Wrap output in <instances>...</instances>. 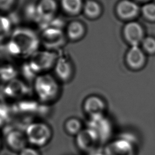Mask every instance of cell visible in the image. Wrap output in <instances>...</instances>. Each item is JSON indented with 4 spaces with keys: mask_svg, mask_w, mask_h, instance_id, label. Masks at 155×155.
Here are the masks:
<instances>
[{
    "mask_svg": "<svg viewBox=\"0 0 155 155\" xmlns=\"http://www.w3.org/2000/svg\"><path fill=\"white\" fill-rule=\"evenodd\" d=\"M61 5L62 9L68 14H78L82 5V0H61Z\"/></svg>",
    "mask_w": 155,
    "mask_h": 155,
    "instance_id": "cell-19",
    "label": "cell"
},
{
    "mask_svg": "<svg viewBox=\"0 0 155 155\" xmlns=\"http://www.w3.org/2000/svg\"><path fill=\"white\" fill-rule=\"evenodd\" d=\"M3 91L6 96L12 99H22L30 93L27 85L17 78L7 82Z\"/></svg>",
    "mask_w": 155,
    "mask_h": 155,
    "instance_id": "cell-9",
    "label": "cell"
},
{
    "mask_svg": "<svg viewBox=\"0 0 155 155\" xmlns=\"http://www.w3.org/2000/svg\"><path fill=\"white\" fill-rule=\"evenodd\" d=\"M84 12L90 18H95L99 15L101 13V7L99 4L92 0L87 1L84 5Z\"/></svg>",
    "mask_w": 155,
    "mask_h": 155,
    "instance_id": "cell-22",
    "label": "cell"
},
{
    "mask_svg": "<svg viewBox=\"0 0 155 155\" xmlns=\"http://www.w3.org/2000/svg\"><path fill=\"white\" fill-rule=\"evenodd\" d=\"M118 16L124 19H129L136 16L139 12L137 5L130 0H122L116 7Z\"/></svg>",
    "mask_w": 155,
    "mask_h": 155,
    "instance_id": "cell-16",
    "label": "cell"
},
{
    "mask_svg": "<svg viewBox=\"0 0 155 155\" xmlns=\"http://www.w3.org/2000/svg\"><path fill=\"white\" fill-rule=\"evenodd\" d=\"M5 63L6 62L5 61V56L0 52V70Z\"/></svg>",
    "mask_w": 155,
    "mask_h": 155,
    "instance_id": "cell-32",
    "label": "cell"
},
{
    "mask_svg": "<svg viewBox=\"0 0 155 155\" xmlns=\"http://www.w3.org/2000/svg\"><path fill=\"white\" fill-rule=\"evenodd\" d=\"M21 73L25 79L28 81H34L38 75L31 67L28 62H24L21 67Z\"/></svg>",
    "mask_w": 155,
    "mask_h": 155,
    "instance_id": "cell-25",
    "label": "cell"
},
{
    "mask_svg": "<svg viewBox=\"0 0 155 155\" xmlns=\"http://www.w3.org/2000/svg\"><path fill=\"white\" fill-rule=\"evenodd\" d=\"M36 8L39 17L37 24L44 30L47 28L49 22L55 17L58 4L55 0H39Z\"/></svg>",
    "mask_w": 155,
    "mask_h": 155,
    "instance_id": "cell-5",
    "label": "cell"
},
{
    "mask_svg": "<svg viewBox=\"0 0 155 155\" xmlns=\"http://www.w3.org/2000/svg\"><path fill=\"white\" fill-rule=\"evenodd\" d=\"M145 55L138 45H133L127 53V63L133 70L141 68L145 64Z\"/></svg>",
    "mask_w": 155,
    "mask_h": 155,
    "instance_id": "cell-14",
    "label": "cell"
},
{
    "mask_svg": "<svg viewBox=\"0 0 155 155\" xmlns=\"http://www.w3.org/2000/svg\"><path fill=\"white\" fill-rule=\"evenodd\" d=\"M24 15L27 20L37 23L39 20V17L37 12L36 4L33 2H29L24 7Z\"/></svg>",
    "mask_w": 155,
    "mask_h": 155,
    "instance_id": "cell-23",
    "label": "cell"
},
{
    "mask_svg": "<svg viewBox=\"0 0 155 155\" xmlns=\"http://www.w3.org/2000/svg\"><path fill=\"white\" fill-rule=\"evenodd\" d=\"M56 76L62 81H69L73 74V68L70 62L65 57H58L54 65Z\"/></svg>",
    "mask_w": 155,
    "mask_h": 155,
    "instance_id": "cell-13",
    "label": "cell"
},
{
    "mask_svg": "<svg viewBox=\"0 0 155 155\" xmlns=\"http://www.w3.org/2000/svg\"><path fill=\"white\" fill-rule=\"evenodd\" d=\"M125 39L133 45H137L143 40V31L141 25L136 22H130L124 28Z\"/></svg>",
    "mask_w": 155,
    "mask_h": 155,
    "instance_id": "cell-12",
    "label": "cell"
},
{
    "mask_svg": "<svg viewBox=\"0 0 155 155\" xmlns=\"http://www.w3.org/2000/svg\"><path fill=\"white\" fill-rule=\"evenodd\" d=\"M84 33L83 25L78 21H73L69 24L67 29L68 37L71 40L79 39Z\"/></svg>",
    "mask_w": 155,
    "mask_h": 155,
    "instance_id": "cell-18",
    "label": "cell"
},
{
    "mask_svg": "<svg viewBox=\"0 0 155 155\" xmlns=\"http://www.w3.org/2000/svg\"><path fill=\"white\" fill-rule=\"evenodd\" d=\"M142 46L145 51L149 53H155V39L148 36L143 38L142 41Z\"/></svg>",
    "mask_w": 155,
    "mask_h": 155,
    "instance_id": "cell-28",
    "label": "cell"
},
{
    "mask_svg": "<svg viewBox=\"0 0 155 155\" xmlns=\"http://www.w3.org/2000/svg\"><path fill=\"white\" fill-rule=\"evenodd\" d=\"M100 142L96 134L91 129L82 130L76 136V143L81 150L88 152L93 150Z\"/></svg>",
    "mask_w": 155,
    "mask_h": 155,
    "instance_id": "cell-10",
    "label": "cell"
},
{
    "mask_svg": "<svg viewBox=\"0 0 155 155\" xmlns=\"http://www.w3.org/2000/svg\"><path fill=\"white\" fill-rule=\"evenodd\" d=\"M84 109L91 116L102 114L105 109V104L101 97L92 96L85 99L84 103Z\"/></svg>",
    "mask_w": 155,
    "mask_h": 155,
    "instance_id": "cell-15",
    "label": "cell"
},
{
    "mask_svg": "<svg viewBox=\"0 0 155 155\" xmlns=\"http://www.w3.org/2000/svg\"><path fill=\"white\" fill-rule=\"evenodd\" d=\"M0 147H1V140H0Z\"/></svg>",
    "mask_w": 155,
    "mask_h": 155,
    "instance_id": "cell-36",
    "label": "cell"
},
{
    "mask_svg": "<svg viewBox=\"0 0 155 155\" xmlns=\"http://www.w3.org/2000/svg\"><path fill=\"white\" fill-rule=\"evenodd\" d=\"M7 17L8 19L12 26L18 24L21 21L20 16L16 12H10Z\"/></svg>",
    "mask_w": 155,
    "mask_h": 155,
    "instance_id": "cell-30",
    "label": "cell"
},
{
    "mask_svg": "<svg viewBox=\"0 0 155 155\" xmlns=\"http://www.w3.org/2000/svg\"><path fill=\"white\" fill-rule=\"evenodd\" d=\"M40 39L36 33L27 27L16 28L6 44L8 54L18 57H28L38 49Z\"/></svg>",
    "mask_w": 155,
    "mask_h": 155,
    "instance_id": "cell-1",
    "label": "cell"
},
{
    "mask_svg": "<svg viewBox=\"0 0 155 155\" xmlns=\"http://www.w3.org/2000/svg\"><path fill=\"white\" fill-rule=\"evenodd\" d=\"M64 35L62 30L48 28L42 30L40 42L48 50L56 49L63 45Z\"/></svg>",
    "mask_w": 155,
    "mask_h": 155,
    "instance_id": "cell-7",
    "label": "cell"
},
{
    "mask_svg": "<svg viewBox=\"0 0 155 155\" xmlns=\"http://www.w3.org/2000/svg\"><path fill=\"white\" fill-rule=\"evenodd\" d=\"M39 104L33 100L22 99L11 107L12 111L16 113L31 114L37 113Z\"/></svg>",
    "mask_w": 155,
    "mask_h": 155,
    "instance_id": "cell-17",
    "label": "cell"
},
{
    "mask_svg": "<svg viewBox=\"0 0 155 155\" xmlns=\"http://www.w3.org/2000/svg\"><path fill=\"white\" fill-rule=\"evenodd\" d=\"M107 155H134L133 143L131 140L123 137L111 143L107 148Z\"/></svg>",
    "mask_w": 155,
    "mask_h": 155,
    "instance_id": "cell-11",
    "label": "cell"
},
{
    "mask_svg": "<svg viewBox=\"0 0 155 155\" xmlns=\"http://www.w3.org/2000/svg\"><path fill=\"white\" fill-rule=\"evenodd\" d=\"M34 91L42 103H49L59 95V86L57 81L48 73L38 74L33 81Z\"/></svg>",
    "mask_w": 155,
    "mask_h": 155,
    "instance_id": "cell-2",
    "label": "cell"
},
{
    "mask_svg": "<svg viewBox=\"0 0 155 155\" xmlns=\"http://www.w3.org/2000/svg\"><path fill=\"white\" fill-rule=\"evenodd\" d=\"M18 73V70L12 64L5 63L0 70V79L8 82L16 78Z\"/></svg>",
    "mask_w": 155,
    "mask_h": 155,
    "instance_id": "cell-20",
    "label": "cell"
},
{
    "mask_svg": "<svg viewBox=\"0 0 155 155\" xmlns=\"http://www.w3.org/2000/svg\"><path fill=\"white\" fill-rule=\"evenodd\" d=\"M24 132L28 142L35 147L45 146L52 137L50 127L43 122H31Z\"/></svg>",
    "mask_w": 155,
    "mask_h": 155,
    "instance_id": "cell-3",
    "label": "cell"
},
{
    "mask_svg": "<svg viewBox=\"0 0 155 155\" xmlns=\"http://www.w3.org/2000/svg\"><path fill=\"white\" fill-rule=\"evenodd\" d=\"M5 131L6 144L12 150L20 152L27 147L28 141L25 132L13 127L7 128Z\"/></svg>",
    "mask_w": 155,
    "mask_h": 155,
    "instance_id": "cell-8",
    "label": "cell"
},
{
    "mask_svg": "<svg viewBox=\"0 0 155 155\" xmlns=\"http://www.w3.org/2000/svg\"><path fill=\"white\" fill-rule=\"evenodd\" d=\"M64 127L66 131L71 135H77L82 130V125L80 120L74 117L67 119Z\"/></svg>",
    "mask_w": 155,
    "mask_h": 155,
    "instance_id": "cell-21",
    "label": "cell"
},
{
    "mask_svg": "<svg viewBox=\"0 0 155 155\" xmlns=\"http://www.w3.org/2000/svg\"><path fill=\"white\" fill-rule=\"evenodd\" d=\"M12 25L7 16L0 15V42L9 35Z\"/></svg>",
    "mask_w": 155,
    "mask_h": 155,
    "instance_id": "cell-24",
    "label": "cell"
},
{
    "mask_svg": "<svg viewBox=\"0 0 155 155\" xmlns=\"http://www.w3.org/2000/svg\"><path fill=\"white\" fill-rule=\"evenodd\" d=\"M138 1H147V0H138Z\"/></svg>",
    "mask_w": 155,
    "mask_h": 155,
    "instance_id": "cell-35",
    "label": "cell"
},
{
    "mask_svg": "<svg viewBox=\"0 0 155 155\" xmlns=\"http://www.w3.org/2000/svg\"><path fill=\"white\" fill-rule=\"evenodd\" d=\"M93 155H107V154H104V153H97L94 154Z\"/></svg>",
    "mask_w": 155,
    "mask_h": 155,
    "instance_id": "cell-34",
    "label": "cell"
},
{
    "mask_svg": "<svg viewBox=\"0 0 155 155\" xmlns=\"http://www.w3.org/2000/svg\"><path fill=\"white\" fill-rule=\"evenodd\" d=\"M88 128L96 134L100 142H104L108 139L112 131L110 121L102 114L91 116Z\"/></svg>",
    "mask_w": 155,
    "mask_h": 155,
    "instance_id": "cell-6",
    "label": "cell"
},
{
    "mask_svg": "<svg viewBox=\"0 0 155 155\" xmlns=\"http://www.w3.org/2000/svg\"><path fill=\"white\" fill-rule=\"evenodd\" d=\"M58 59L57 54L48 50H37L30 56L28 61L32 69L38 74H42L52 67Z\"/></svg>",
    "mask_w": 155,
    "mask_h": 155,
    "instance_id": "cell-4",
    "label": "cell"
},
{
    "mask_svg": "<svg viewBox=\"0 0 155 155\" xmlns=\"http://www.w3.org/2000/svg\"><path fill=\"white\" fill-rule=\"evenodd\" d=\"M5 120H4L2 117H0V129L4 127V125L5 123Z\"/></svg>",
    "mask_w": 155,
    "mask_h": 155,
    "instance_id": "cell-33",
    "label": "cell"
},
{
    "mask_svg": "<svg viewBox=\"0 0 155 155\" xmlns=\"http://www.w3.org/2000/svg\"><path fill=\"white\" fill-rule=\"evenodd\" d=\"M142 12L146 19L149 21H155V4L148 3L144 5Z\"/></svg>",
    "mask_w": 155,
    "mask_h": 155,
    "instance_id": "cell-27",
    "label": "cell"
},
{
    "mask_svg": "<svg viewBox=\"0 0 155 155\" xmlns=\"http://www.w3.org/2000/svg\"><path fill=\"white\" fill-rule=\"evenodd\" d=\"M19 155H41L38 150L33 147H26L19 152Z\"/></svg>",
    "mask_w": 155,
    "mask_h": 155,
    "instance_id": "cell-31",
    "label": "cell"
},
{
    "mask_svg": "<svg viewBox=\"0 0 155 155\" xmlns=\"http://www.w3.org/2000/svg\"><path fill=\"white\" fill-rule=\"evenodd\" d=\"M12 113L10 106L8 105L4 97L0 94V117L7 121L10 118Z\"/></svg>",
    "mask_w": 155,
    "mask_h": 155,
    "instance_id": "cell-26",
    "label": "cell"
},
{
    "mask_svg": "<svg viewBox=\"0 0 155 155\" xmlns=\"http://www.w3.org/2000/svg\"><path fill=\"white\" fill-rule=\"evenodd\" d=\"M16 0H0V10L9 11L15 4Z\"/></svg>",
    "mask_w": 155,
    "mask_h": 155,
    "instance_id": "cell-29",
    "label": "cell"
}]
</instances>
